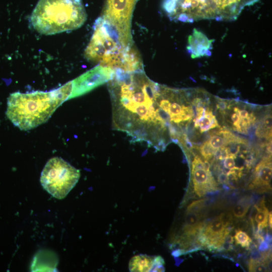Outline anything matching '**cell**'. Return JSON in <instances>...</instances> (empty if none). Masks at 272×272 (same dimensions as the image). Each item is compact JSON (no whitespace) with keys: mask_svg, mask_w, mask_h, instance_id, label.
Masks as SVG:
<instances>
[{"mask_svg":"<svg viewBox=\"0 0 272 272\" xmlns=\"http://www.w3.org/2000/svg\"><path fill=\"white\" fill-rule=\"evenodd\" d=\"M114 71L108 82L113 129L126 133L132 142H145L158 150L164 148L161 136L168 123L157 100L159 84L150 80L144 70Z\"/></svg>","mask_w":272,"mask_h":272,"instance_id":"obj_1","label":"cell"},{"mask_svg":"<svg viewBox=\"0 0 272 272\" xmlns=\"http://www.w3.org/2000/svg\"><path fill=\"white\" fill-rule=\"evenodd\" d=\"M72 81L48 92H16L8 99L6 115L14 125L28 130L46 122L63 102L70 99Z\"/></svg>","mask_w":272,"mask_h":272,"instance_id":"obj_2","label":"cell"},{"mask_svg":"<svg viewBox=\"0 0 272 272\" xmlns=\"http://www.w3.org/2000/svg\"><path fill=\"white\" fill-rule=\"evenodd\" d=\"M93 28L85 57L104 66L121 69L134 47L131 29L119 27L101 16L96 20Z\"/></svg>","mask_w":272,"mask_h":272,"instance_id":"obj_3","label":"cell"},{"mask_svg":"<svg viewBox=\"0 0 272 272\" xmlns=\"http://www.w3.org/2000/svg\"><path fill=\"white\" fill-rule=\"evenodd\" d=\"M30 19L38 32L52 35L80 28L87 13L82 0H39Z\"/></svg>","mask_w":272,"mask_h":272,"instance_id":"obj_4","label":"cell"},{"mask_svg":"<svg viewBox=\"0 0 272 272\" xmlns=\"http://www.w3.org/2000/svg\"><path fill=\"white\" fill-rule=\"evenodd\" d=\"M259 0H170L174 11L169 16L176 20L178 16L185 15L190 19H215L218 21H234L246 7Z\"/></svg>","mask_w":272,"mask_h":272,"instance_id":"obj_5","label":"cell"},{"mask_svg":"<svg viewBox=\"0 0 272 272\" xmlns=\"http://www.w3.org/2000/svg\"><path fill=\"white\" fill-rule=\"evenodd\" d=\"M80 170L61 158L55 157L49 159L41 174L40 182L52 196L64 198L78 182Z\"/></svg>","mask_w":272,"mask_h":272,"instance_id":"obj_6","label":"cell"},{"mask_svg":"<svg viewBox=\"0 0 272 272\" xmlns=\"http://www.w3.org/2000/svg\"><path fill=\"white\" fill-rule=\"evenodd\" d=\"M114 70L98 65L72 81L73 89L71 98L81 96L98 86L111 80Z\"/></svg>","mask_w":272,"mask_h":272,"instance_id":"obj_7","label":"cell"},{"mask_svg":"<svg viewBox=\"0 0 272 272\" xmlns=\"http://www.w3.org/2000/svg\"><path fill=\"white\" fill-rule=\"evenodd\" d=\"M138 0H106L101 17L121 28L130 29L133 10Z\"/></svg>","mask_w":272,"mask_h":272,"instance_id":"obj_8","label":"cell"},{"mask_svg":"<svg viewBox=\"0 0 272 272\" xmlns=\"http://www.w3.org/2000/svg\"><path fill=\"white\" fill-rule=\"evenodd\" d=\"M191 172L194 190L198 196L218 189L217 182L210 169L206 168L205 165L201 167H192Z\"/></svg>","mask_w":272,"mask_h":272,"instance_id":"obj_9","label":"cell"},{"mask_svg":"<svg viewBox=\"0 0 272 272\" xmlns=\"http://www.w3.org/2000/svg\"><path fill=\"white\" fill-rule=\"evenodd\" d=\"M164 264L161 256L139 254L130 259L128 267L130 271H164Z\"/></svg>","mask_w":272,"mask_h":272,"instance_id":"obj_10","label":"cell"},{"mask_svg":"<svg viewBox=\"0 0 272 272\" xmlns=\"http://www.w3.org/2000/svg\"><path fill=\"white\" fill-rule=\"evenodd\" d=\"M271 163L269 158L262 160L256 167L252 187H268L271 179Z\"/></svg>","mask_w":272,"mask_h":272,"instance_id":"obj_11","label":"cell"},{"mask_svg":"<svg viewBox=\"0 0 272 272\" xmlns=\"http://www.w3.org/2000/svg\"><path fill=\"white\" fill-rule=\"evenodd\" d=\"M194 122L195 127H199L201 132L219 126L217 120L213 112L209 109L206 110L203 115L197 121Z\"/></svg>","mask_w":272,"mask_h":272,"instance_id":"obj_12","label":"cell"},{"mask_svg":"<svg viewBox=\"0 0 272 272\" xmlns=\"http://www.w3.org/2000/svg\"><path fill=\"white\" fill-rule=\"evenodd\" d=\"M257 206L258 210L254 218L256 223L257 224V231L267 227L269 214L268 210L265 206L264 200H262L257 205Z\"/></svg>","mask_w":272,"mask_h":272,"instance_id":"obj_13","label":"cell"},{"mask_svg":"<svg viewBox=\"0 0 272 272\" xmlns=\"http://www.w3.org/2000/svg\"><path fill=\"white\" fill-rule=\"evenodd\" d=\"M251 203L249 197H243L235 206L233 209V214L235 218L242 219L248 212Z\"/></svg>","mask_w":272,"mask_h":272,"instance_id":"obj_14","label":"cell"},{"mask_svg":"<svg viewBox=\"0 0 272 272\" xmlns=\"http://www.w3.org/2000/svg\"><path fill=\"white\" fill-rule=\"evenodd\" d=\"M234 239L236 244H239L243 247H246L247 249L252 242V239L249 235L240 229L236 231Z\"/></svg>","mask_w":272,"mask_h":272,"instance_id":"obj_15","label":"cell"},{"mask_svg":"<svg viewBox=\"0 0 272 272\" xmlns=\"http://www.w3.org/2000/svg\"><path fill=\"white\" fill-rule=\"evenodd\" d=\"M218 150L212 147L209 141L205 142L200 148V153L206 160L211 159L216 154Z\"/></svg>","mask_w":272,"mask_h":272,"instance_id":"obj_16","label":"cell"},{"mask_svg":"<svg viewBox=\"0 0 272 272\" xmlns=\"http://www.w3.org/2000/svg\"><path fill=\"white\" fill-rule=\"evenodd\" d=\"M192 36L203 46L207 47L208 49H210L212 47V42L213 41V40H209L205 34L197 30L195 28L193 29ZM211 48H212V47H211Z\"/></svg>","mask_w":272,"mask_h":272,"instance_id":"obj_17","label":"cell"},{"mask_svg":"<svg viewBox=\"0 0 272 272\" xmlns=\"http://www.w3.org/2000/svg\"><path fill=\"white\" fill-rule=\"evenodd\" d=\"M266 261L261 260H250L249 270L250 271H267Z\"/></svg>","mask_w":272,"mask_h":272,"instance_id":"obj_18","label":"cell"},{"mask_svg":"<svg viewBox=\"0 0 272 272\" xmlns=\"http://www.w3.org/2000/svg\"><path fill=\"white\" fill-rule=\"evenodd\" d=\"M209 142L212 147L217 150L227 145L226 140L218 135L212 136Z\"/></svg>","mask_w":272,"mask_h":272,"instance_id":"obj_19","label":"cell"},{"mask_svg":"<svg viewBox=\"0 0 272 272\" xmlns=\"http://www.w3.org/2000/svg\"><path fill=\"white\" fill-rule=\"evenodd\" d=\"M205 199H200L194 201L187 207V212H194L200 213L201 210L205 207Z\"/></svg>","mask_w":272,"mask_h":272,"instance_id":"obj_20","label":"cell"},{"mask_svg":"<svg viewBox=\"0 0 272 272\" xmlns=\"http://www.w3.org/2000/svg\"><path fill=\"white\" fill-rule=\"evenodd\" d=\"M220 217L223 225L225 228L230 227L232 224L233 217L232 214L229 212H225L221 214Z\"/></svg>","mask_w":272,"mask_h":272,"instance_id":"obj_21","label":"cell"},{"mask_svg":"<svg viewBox=\"0 0 272 272\" xmlns=\"http://www.w3.org/2000/svg\"><path fill=\"white\" fill-rule=\"evenodd\" d=\"M183 121L190 120L194 116L192 108L189 106L182 105Z\"/></svg>","mask_w":272,"mask_h":272,"instance_id":"obj_22","label":"cell"},{"mask_svg":"<svg viewBox=\"0 0 272 272\" xmlns=\"http://www.w3.org/2000/svg\"><path fill=\"white\" fill-rule=\"evenodd\" d=\"M234 156L229 155L227 156L224 161V167L228 169H231L235 167V163L234 161Z\"/></svg>","mask_w":272,"mask_h":272,"instance_id":"obj_23","label":"cell"},{"mask_svg":"<svg viewBox=\"0 0 272 272\" xmlns=\"http://www.w3.org/2000/svg\"><path fill=\"white\" fill-rule=\"evenodd\" d=\"M231 119L234 126V129L238 131L239 127V123L241 118L239 114L235 113H233L231 116Z\"/></svg>","mask_w":272,"mask_h":272,"instance_id":"obj_24","label":"cell"},{"mask_svg":"<svg viewBox=\"0 0 272 272\" xmlns=\"http://www.w3.org/2000/svg\"><path fill=\"white\" fill-rule=\"evenodd\" d=\"M218 181L221 183H229V180L227 174L222 172L218 177Z\"/></svg>","mask_w":272,"mask_h":272,"instance_id":"obj_25","label":"cell"},{"mask_svg":"<svg viewBox=\"0 0 272 272\" xmlns=\"http://www.w3.org/2000/svg\"><path fill=\"white\" fill-rule=\"evenodd\" d=\"M270 244L264 240L259 244L258 250L259 251H264L269 248Z\"/></svg>","mask_w":272,"mask_h":272,"instance_id":"obj_26","label":"cell"},{"mask_svg":"<svg viewBox=\"0 0 272 272\" xmlns=\"http://www.w3.org/2000/svg\"><path fill=\"white\" fill-rule=\"evenodd\" d=\"M227 103L223 100H218L217 104V108L220 110V111H224L226 108Z\"/></svg>","mask_w":272,"mask_h":272,"instance_id":"obj_27","label":"cell"},{"mask_svg":"<svg viewBox=\"0 0 272 272\" xmlns=\"http://www.w3.org/2000/svg\"><path fill=\"white\" fill-rule=\"evenodd\" d=\"M249 113L246 110H240L239 112V115L240 117V118H245L247 117Z\"/></svg>","mask_w":272,"mask_h":272,"instance_id":"obj_28","label":"cell"},{"mask_svg":"<svg viewBox=\"0 0 272 272\" xmlns=\"http://www.w3.org/2000/svg\"><path fill=\"white\" fill-rule=\"evenodd\" d=\"M268 220H269V226L271 228V225H272V222H271V219H272V214L271 212H270L268 214Z\"/></svg>","mask_w":272,"mask_h":272,"instance_id":"obj_29","label":"cell"},{"mask_svg":"<svg viewBox=\"0 0 272 272\" xmlns=\"http://www.w3.org/2000/svg\"><path fill=\"white\" fill-rule=\"evenodd\" d=\"M208 49L205 47L201 50V54H200V55L201 56H205V54H206V52L207 51V50H208Z\"/></svg>","mask_w":272,"mask_h":272,"instance_id":"obj_30","label":"cell"},{"mask_svg":"<svg viewBox=\"0 0 272 272\" xmlns=\"http://www.w3.org/2000/svg\"><path fill=\"white\" fill-rule=\"evenodd\" d=\"M211 55H212L211 51L209 49H208L206 52L205 56H211Z\"/></svg>","mask_w":272,"mask_h":272,"instance_id":"obj_31","label":"cell"}]
</instances>
